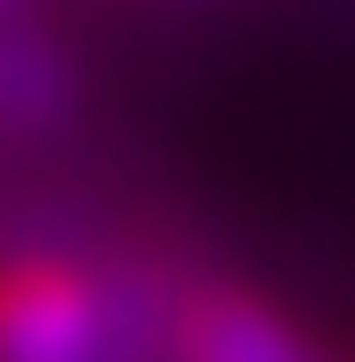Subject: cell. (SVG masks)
Listing matches in <instances>:
<instances>
[{"instance_id": "6da1fadb", "label": "cell", "mask_w": 355, "mask_h": 362, "mask_svg": "<svg viewBox=\"0 0 355 362\" xmlns=\"http://www.w3.org/2000/svg\"><path fill=\"white\" fill-rule=\"evenodd\" d=\"M138 319L66 254H0V362H131Z\"/></svg>"}, {"instance_id": "7a4b0ae2", "label": "cell", "mask_w": 355, "mask_h": 362, "mask_svg": "<svg viewBox=\"0 0 355 362\" xmlns=\"http://www.w3.org/2000/svg\"><path fill=\"white\" fill-rule=\"evenodd\" d=\"M160 348L167 362H319L305 326L276 312L247 283H182L160 305Z\"/></svg>"}]
</instances>
